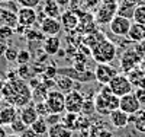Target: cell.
Returning a JSON list of instances; mask_svg holds the SVG:
<instances>
[{
	"label": "cell",
	"mask_w": 145,
	"mask_h": 137,
	"mask_svg": "<svg viewBox=\"0 0 145 137\" xmlns=\"http://www.w3.org/2000/svg\"><path fill=\"white\" fill-rule=\"evenodd\" d=\"M2 96L9 105L22 108L32 102V89L20 77L9 79V82L5 83L3 89H2Z\"/></svg>",
	"instance_id": "1"
},
{
	"label": "cell",
	"mask_w": 145,
	"mask_h": 137,
	"mask_svg": "<svg viewBox=\"0 0 145 137\" xmlns=\"http://www.w3.org/2000/svg\"><path fill=\"white\" fill-rule=\"evenodd\" d=\"M94 105H96V114L97 115L109 117L115 109L119 108V96H116L106 85L96 93Z\"/></svg>",
	"instance_id": "2"
},
{
	"label": "cell",
	"mask_w": 145,
	"mask_h": 137,
	"mask_svg": "<svg viewBox=\"0 0 145 137\" xmlns=\"http://www.w3.org/2000/svg\"><path fill=\"white\" fill-rule=\"evenodd\" d=\"M90 54L97 64H100V63L110 64L116 58V45L105 36L103 40H100L97 44L90 48Z\"/></svg>",
	"instance_id": "3"
},
{
	"label": "cell",
	"mask_w": 145,
	"mask_h": 137,
	"mask_svg": "<svg viewBox=\"0 0 145 137\" xmlns=\"http://www.w3.org/2000/svg\"><path fill=\"white\" fill-rule=\"evenodd\" d=\"M107 86H109V89L119 98L134 92V85L129 80L128 74H125V73H118Z\"/></svg>",
	"instance_id": "4"
},
{
	"label": "cell",
	"mask_w": 145,
	"mask_h": 137,
	"mask_svg": "<svg viewBox=\"0 0 145 137\" xmlns=\"http://www.w3.org/2000/svg\"><path fill=\"white\" fill-rule=\"evenodd\" d=\"M118 13V3H106V2H100V5L97 6L94 12V21L97 25H109L112 22V19L116 16Z\"/></svg>",
	"instance_id": "5"
},
{
	"label": "cell",
	"mask_w": 145,
	"mask_h": 137,
	"mask_svg": "<svg viewBox=\"0 0 145 137\" xmlns=\"http://www.w3.org/2000/svg\"><path fill=\"white\" fill-rule=\"evenodd\" d=\"M45 102H46V107L51 114H64L65 113V93H63L61 91H58V89L48 91Z\"/></svg>",
	"instance_id": "6"
},
{
	"label": "cell",
	"mask_w": 145,
	"mask_h": 137,
	"mask_svg": "<svg viewBox=\"0 0 145 137\" xmlns=\"http://www.w3.org/2000/svg\"><path fill=\"white\" fill-rule=\"evenodd\" d=\"M94 79L96 82H99L100 85L106 86L110 83V80L118 74V69H115L112 64H107V63H100L96 66L94 69Z\"/></svg>",
	"instance_id": "7"
},
{
	"label": "cell",
	"mask_w": 145,
	"mask_h": 137,
	"mask_svg": "<svg viewBox=\"0 0 145 137\" xmlns=\"http://www.w3.org/2000/svg\"><path fill=\"white\" fill-rule=\"evenodd\" d=\"M84 95L78 91H70L65 93V113H71V114H80L81 108L84 104Z\"/></svg>",
	"instance_id": "8"
},
{
	"label": "cell",
	"mask_w": 145,
	"mask_h": 137,
	"mask_svg": "<svg viewBox=\"0 0 145 137\" xmlns=\"http://www.w3.org/2000/svg\"><path fill=\"white\" fill-rule=\"evenodd\" d=\"M141 61H142V56H139L137 53L135 48L126 50V51L122 54V57H120V69L123 70L125 74H128L131 70L139 67Z\"/></svg>",
	"instance_id": "9"
},
{
	"label": "cell",
	"mask_w": 145,
	"mask_h": 137,
	"mask_svg": "<svg viewBox=\"0 0 145 137\" xmlns=\"http://www.w3.org/2000/svg\"><path fill=\"white\" fill-rule=\"evenodd\" d=\"M131 26H132V19L119 16V15H116L112 19V22L109 23V29H110V32L116 36H128Z\"/></svg>",
	"instance_id": "10"
},
{
	"label": "cell",
	"mask_w": 145,
	"mask_h": 137,
	"mask_svg": "<svg viewBox=\"0 0 145 137\" xmlns=\"http://www.w3.org/2000/svg\"><path fill=\"white\" fill-rule=\"evenodd\" d=\"M39 31L45 36H58L59 32L63 31V25L57 18H48L45 16L39 22Z\"/></svg>",
	"instance_id": "11"
},
{
	"label": "cell",
	"mask_w": 145,
	"mask_h": 137,
	"mask_svg": "<svg viewBox=\"0 0 145 137\" xmlns=\"http://www.w3.org/2000/svg\"><path fill=\"white\" fill-rule=\"evenodd\" d=\"M141 107L142 105L138 101V98H137V95L134 92L119 98V109H122L123 113H126L128 115H132V114L138 113V111L141 109Z\"/></svg>",
	"instance_id": "12"
},
{
	"label": "cell",
	"mask_w": 145,
	"mask_h": 137,
	"mask_svg": "<svg viewBox=\"0 0 145 137\" xmlns=\"http://www.w3.org/2000/svg\"><path fill=\"white\" fill-rule=\"evenodd\" d=\"M38 22V13L32 7H20L18 10V25L31 29L33 25Z\"/></svg>",
	"instance_id": "13"
},
{
	"label": "cell",
	"mask_w": 145,
	"mask_h": 137,
	"mask_svg": "<svg viewBox=\"0 0 145 137\" xmlns=\"http://www.w3.org/2000/svg\"><path fill=\"white\" fill-rule=\"evenodd\" d=\"M59 22L63 25V29H65L67 32H72V31H77L78 23H80V18H78V13L76 10L70 9V10L64 12V13H61Z\"/></svg>",
	"instance_id": "14"
},
{
	"label": "cell",
	"mask_w": 145,
	"mask_h": 137,
	"mask_svg": "<svg viewBox=\"0 0 145 137\" xmlns=\"http://www.w3.org/2000/svg\"><path fill=\"white\" fill-rule=\"evenodd\" d=\"M109 121H110V124L115 127V128H126L129 126V115L126 113H123L122 109H115L113 113L109 115Z\"/></svg>",
	"instance_id": "15"
},
{
	"label": "cell",
	"mask_w": 145,
	"mask_h": 137,
	"mask_svg": "<svg viewBox=\"0 0 145 137\" xmlns=\"http://www.w3.org/2000/svg\"><path fill=\"white\" fill-rule=\"evenodd\" d=\"M19 117H20V120H22L23 122H25L28 127H31L32 124L39 118L38 113H36L35 104H33V102H31V104H28V105H25V107H22L20 113H19Z\"/></svg>",
	"instance_id": "16"
},
{
	"label": "cell",
	"mask_w": 145,
	"mask_h": 137,
	"mask_svg": "<svg viewBox=\"0 0 145 137\" xmlns=\"http://www.w3.org/2000/svg\"><path fill=\"white\" fill-rule=\"evenodd\" d=\"M42 48L46 56H55L61 50V40L59 36H45L42 41Z\"/></svg>",
	"instance_id": "17"
},
{
	"label": "cell",
	"mask_w": 145,
	"mask_h": 137,
	"mask_svg": "<svg viewBox=\"0 0 145 137\" xmlns=\"http://www.w3.org/2000/svg\"><path fill=\"white\" fill-rule=\"evenodd\" d=\"M18 117V108L13 105H6L0 109V126H10Z\"/></svg>",
	"instance_id": "18"
},
{
	"label": "cell",
	"mask_w": 145,
	"mask_h": 137,
	"mask_svg": "<svg viewBox=\"0 0 145 137\" xmlns=\"http://www.w3.org/2000/svg\"><path fill=\"white\" fill-rule=\"evenodd\" d=\"M2 25H7V26L16 28L18 26V13L9 10L7 7L0 6V26Z\"/></svg>",
	"instance_id": "19"
},
{
	"label": "cell",
	"mask_w": 145,
	"mask_h": 137,
	"mask_svg": "<svg viewBox=\"0 0 145 137\" xmlns=\"http://www.w3.org/2000/svg\"><path fill=\"white\" fill-rule=\"evenodd\" d=\"M128 40L132 42H144L145 41V25L132 22V26L128 32Z\"/></svg>",
	"instance_id": "20"
},
{
	"label": "cell",
	"mask_w": 145,
	"mask_h": 137,
	"mask_svg": "<svg viewBox=\"0 0 145 137\" xmlns=\"http://www.w3.org/2000/svg\"><path fill=\"white\" fill-rule=\"evenodd\" d=\"M48 137H72V130H70L64 122H57L48 128Z\"/></svg>",
	"instance_id": "21"
},
{
	"label": "cell",
	"mask_w": 145,
	"mask_h": 137,
	"mask_svg": "<svg viewBox=\"0 0 145 137\" xmlns=\"http://www.w3.org/2000/svg\"><path fill=\"white\" fill-rule=\"evenodd\" d=\"M129 126H134V128L142 134H145V109H139L138 113L129 115Z\"/></svg>",
	"instance_id": "22"
},
{
	"label": "cell",
	"mask_w": 145,
	"mask_h": 137,
	"mask_svg": "<svg viewBox=\"0 0 145 137\" xmlns=\"http://www.w3.org/2000/svg\"><path fill=\"white\" fill-rule=\"evenodd\" d=\"M42 12H44V16H48V18L59 19V16H61V7H59L54 0H44Z\"/></svg>",
	"instance_id": "23"
},
{
	"label": "cell",
	"mask_w": 145,
	"mask_h": 137,
	"mask_svg": "<svg viewBox=\"0 0 145 137\" xmlns=\"http://www.w3.org/2000/svg\"><path fill=\"white\" fill-rule=\"evenodd\" d=\"M135 7H137V5L128 2V0H120V2L118 3V13L116 15L128 18V19H132V18H134Z\"/></svg>",
	"instance_id": "24"
},
{
	"label": "cell",
	"mask_w": 145,
	"mask_h": 137,
	"mask_svg": "<svg viewBox=\"0 0 145 137\" xmlns=\"http://www.w3.org/2000/svg\"><path fill=\"white\" fill-rule=\"evenodd\" d=\"M55 83H57V89L61 91L63 93H67V92L72 91V88H74V80L71 77H67V76H61V74H59L58 80H55Z\"/></svg>",
	"instance_id": "25"
},
{
	"label": "cell",
	"mask_w": 145,
	"mask_h": 137,
	"mask_svg": "<svg viewBox=\"0 0 145 137\" xmlns=\"http://www.w3.org/2000/svg\"><path fill=\"white\" fill-rule=\"evenodd\" d=\"M84 104H83V108H81V115H86V117H91L96 114V105H94V98H90V96H84Z\"/></svg>",
	"instance_id": "26"
},
{
	"label": "cell",
	"mask_w": 145,
	"mask_h": 137,
	"mask_svg": "<svg viewBox=\"0 0 145 137\" xmlns=\"http://www.w3.org/2000/svg\"><path fill=\"white\" fill-rule=\"evenodd\" d=\"M31 127H32V130L38 134L39 137H41V136H45V134L48 133V128H50V126H48V122L45 121L44 117H39Z\"/></svg>",
	"instance_id": "27"
},
{
	"label": "cell",
	"mask_w": 145,
	"mask_h": 137,
	"mask_svg": "<svg viewBox=\"0 0 145 137\" xmlns=\"http://www.w3.org/2000/svg\"><path fill=\"white\" fill-rule=\"evenodd\" d=\"M77 120H78V114L64 113V114H63V118H61V122H64L70 130L74 131L76 127H77Z\"/></svg>",
	"instance_id": "28"
},
{
	"label": "cell",
	"mask_w": 145,
	"mask_h": 137,
	"mask_svg": "<svg viewBox=\"0 0 145 137\" xmlns=\"http://www.w3.org/2000/svg\"><path fill=\"white\" fill-rule=\"evenodd\" d=\"M128 77H129V80L132 82V85L135 86L139 80H142V79L145 77V70H144L142 67H137V69L131 70V71L128 73Z\"/></svg>",
	"instance_id": "29"
},
{
	"label": "cell",
	"mask_w": 145,
	"mask_h": 137,
	"mask_svg": "<svg viewBox=\"0 0 145 137\" xmlns=\"http://www.w3.org/2000/svg\"><path fill=\"white\" fill-rule=\"evenodd\" d=\"M132 22L135 23H141V25H145V3L144 5H138L135 7V12H134V18H132Z\"/></svg>",
	"instance_id": "30"
},
{
	"label": "cell",
	"mask_w": 145,
	"mask_h": 137,
	"mask_svg": "<svg viewBox=\"0 0 145 137\" xmlns=\"http://www.w3.org/2000/svg\"><path fill=\"white\" fill-rule=\"evenodd\" d=\"M9 127H10L12 133H13V134H19V136H20V133H22L23 130H26V128H28V126H26V124L20 120V117H19V115L15 118V121L12 122Z\"/></svg>",
	"instance_id": "31"
},
{
	"label": "cell",
	"mask_w": 145,
	"mask_h": 137,
	"mask_svg": "<svg viewBox=\"0 0 145 137\" xmlns=\"http://www.w3.org/2000/svg\"><path fill=\"white\" fill-rule=\"evenodd\" d=\"M102 0H81L80 5H81V10L84 12H90V10H96L97 9V6L100 5Z\"/></svg>",
	"instance_id": "32"
},
{
	"label": "cell",
	"mask_w": 145,
	"mask_h": 137,
	"mask_svg": "<svg viewBox=\"0 0 145 137\" xmlns=\"http://www.w3.org/2000/svg\"><path fill=\"white\" fill-rule=\"evenodd\" d=\"M15 34H16L15 28L7 26V25H2V26H0V40H2V41H6V40L12 38Z\"/></svg>",
	"instance_id": "33"
},
{
	"label": "cell",
	"mask_w": 145,
	"mask_h": 137,
	"mask_svg": "<svg viewBox=\"0 0 145 137\" xmlns=\"http://www.w3.org/2000/svg\"><path fill=\"white\" fill-rule=\"evenodd\" d=\"M31 58H32V54L28 51V50H19V56H18L16 63H18L19 66H23V64H29Z\"/></svg>",
	"instance_id": "34"
},
{
	"label": "cell",
	"mask_w": 145,
	"mask_h": 137,
	"mask_svg": "<svg viewBox=\"0 0 145 137\" xmlns=\"http://www.w3.org/2000/svg\"><path fill=\"white\" fill-rule=\"evenodd\" d=\"M18 56H19V50L15 48V47H7L6 51H5V58L9 61V63H13V61L18 60Z\"/></svg>",
	"instance_id": "35"
},
{
	"label": "cell",
	"mask_w": 145,
	"mask_h": 137,
	"mask_svg": "<svg viewBox=\"0 0 145 137\" xmlns=\"http://www.w3.org/2000/svg\"><path fill=\"white\" fill-rule=\"evenodd\" d=\"M35 108H36V113H38V115L39 117H48L51 113H50V109H48V107H46V102L45 101H38L35 104Z\"/></svg>",
	"instance_id": "36"
},
{
	"label": "cell",
	"mask_w": 145,
	"mask_h": 137,
	"mask_svg": "<svg viewBox=\"0 0 145 137\" xmlns=\"http://www.w3.org/2000/svg\"><path fill=\"white\" fill-rule=\"evenodd\" d=\"M18 77H20V79H29L31 76H32V70L29 69V64H23V66H19L18 67Z\"/></svg>",
	"instance_id": "37"
},
{
	"label": "cell",
	"mask_w": 145,
	"mask_h": 137,
	"mask_svg": "<svg viewBox=\"0 0 145 137\" xmlns=\"http://www.w3.org/2000/svg\"><path fill=\"white\" fill-rule=\"evenodd\" d=\"M16 3L20 7H32V9H36L39 5H42V0H16Z\"/></svg>",
	"instance_id": "38"
},
{
	"label": "cell",
	"mask_w": 145,
	"mask_h": 137,
	"mask_svg": "<svg viewBox=\"0 0 145 137\" xmlns=\"http://www.w3.org/2000/svg\"><path fill=\"white\" fill-rule=\"evenodd\" d=\"M63 114H50L48 117H45V121L48 122V126H54L57 122H61Z\"/></svg>",
	"instance_id": "39"
},
{
	"label": "cell",
	"mask_w": 145,
	"mask_h": 137,
	"mask_svg": "<svg viewBox=\"0 0 145 137\" xmlns=\"http://www.w3.org/2000/svg\"><path fill=\"white\" fill-rule=\"evenodd\" d=\"M138 98V101L141 102V105H145V89H137L134 92Z\"/></svg>",
	"instance_id": "40"
},
{
	"label": "cell",
	"mask_w": 145,
	"mask_h": 137,
	"mask_svg": "<svg viewBox=\"0 0 145 137\" xmlns=\"http://www.w3.org/2000/svg\"><path fill=\"white\" fill-rule=\"evenodd\" d=\"M20 137H39V136L32 130V127H28L26 130H23V131L20 133Z\"/></svg>",
	"instance_id": "41"
},
{
	"label": "cell",
	"mask_w": 145,
	"mask_h": 137,
	"mask_svg": "<svg viewBox=\"0 0 145 137\" xmlns=\"http://www.w3.org/2000/svg\"><path fill=\"white\" fill-rule=\"evenodd\" d=\"M54 2L59 6V7H68L70 5H71V2H72V0H54Z\"/></svg>",
	"instance_id": "42"
},
{
	"label": "cell",
	"mask_w": 145,
	"mask_h": 137,
	"mask_svg": "<svg viewBox=\"0 0 145 137\" xmlns=\"http://www.w3.org/2000/svg\"><path fill=\"white\" fill-rule=\"evenodd\" d=\"M6 45L3 44V42H0V56H5V51H6Z\"/></svg>",
	"instance_id": "43"
},
{
	"label": "cell",
	"mask_w": 145,
	"mask_h": 137,
	"mask_svg": "<svg viewBox=\"0 0 145 137\" xmlns=\"http://www.w3.org/2000/svg\"><path fill=\"white\" fill-rule=\"evenodd\" d=\"M128 2H131V3H134V5H144L145 3V0H128Z\"/></svg>",
	"instance_id": "44"
},
{
	"label": "cell",
	"mask_w": 145,
	"mask_h": 137,
	"mask_svg": "<svg viewBox=\"0 0 145 137\" xmlns=\"http://www.w3.org/2000/svg\"><path fill=\"white\" fill-rule=\"evenodd\" d=\"M6 136H7V133H6L5 127H3V126H0V137H6Z\"/></svg>",
	"instance_id": "45"
},
{
	"label": "cell",
	"mask_w": 145,
	"mask_h": 137,
	"mask_svg": "<svg viewBox=\"0 0 145 137\" xmlns=\"http://www.w3.org/2000/svg\"><path fill=\"white\" fill-rule=\"evenodd\" d=\"M102 2H106V3H119L120 0H102Z\"/></svg>",
	"instance_id": "46"
},
{
	"label": "cell",
	"mask_w": 145,
	"mask_h": 137,
	"mask_svg": "<svg viewBox=\"0 0 145 137\" xmlns=\"http://www.w3.org/2000/svg\"><path fill=\"white\" fill-rule=\"evenodd\" d=\"M6 137H20L19 134H13V133H12V134H7Z\"/></svg>",
	"instance_id": "47"
},
{
	"label": "cell",
	"mask_w": 145,
	"mask_h": 137,
	"mask_svg": "<svg viewBox=\"0 0 145 137\" xmlns=\"http://www.w3.org/2000/svg\"><path fill=\"white\" fill-rule=\"evenodd\" d=\"M2 3H3V0H0V6H2Z\"/></svg>",
	"instance_id": "48"
},
{
	"label": "cell",
	"mask_w": 145,
	"mask_h": 137,
	"mask_svg": "<svg viewBox=\"0 0 145 137\" xmlns=\"http://www.w3.org/2000/svg\"><path fill=\"white\" fill-rule=\"evenodd\" d=\"M41 137H48V134H45V136H41Z\"/></svg>",
	"instance_id": "49"
},
{
	"label": "cell",
	"mask_w": 145,
	"mask_h": 137,
	"mask_svg": "<svg viewBox=\"0 0 145 137\" xmlns=\"http://www.w3.org/2000/svg\"><path fill=\"white\" fill-rule=\"evenodd\" d=\"M3 2H10V0H3Z\"/></svg>",
	"instance_id": "50"
},
{
	"label": "cell",
	"mask_w": 145,
	"mask_h": 137,
	"mask_svg": "<svg viewBox=\"0 0 145 137\" xmlns=\"http://www.w3.org/2000/svg\"><path fill=\"white\" fill-rule=\"evenodd\" d=\"M112 137H119V136H112Z\"/></svg>",
	"instance_id": "51"
},
{
	"label": "cell",
	"mask_w": 145,
	"mask_h": 137,
	"mask_svg": "<svg viewBox=\"0 0 145 137\" xmlns=\"http://www.w3.org/2000/svg\"><path fill=\"white\" fill-rule=\"evenodd\" d=\"M72 137H74V136H72Z\"/></svg>",
	"instance_id": "52"
}]
</instances>
